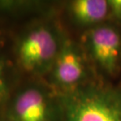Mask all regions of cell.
<instances>
[{
    "instance_id": "6da1fadb",
    "label": "cell",
    "mask_w": 121,
    "mask_h": 121,
    "mask_svg": "<svg viewBox=\"0 0 121 121\" xmlns=\"http://www.w3.org/2000/svg\"><path fill=\"white\" fill-rule=\"evenodd\" d=\"M60 121H121L119 94L97 86H79L59 101Z\"/></svg>"
},
{
    "instance_id": "7a4b0ae2",
    "label": "cell",
    "mask_w": 121,
    "mask_h": 121,
    "mask_svg": "<svg viewBox=\"0 0 121 121\" xmlns=\"http://www.w3.org/2000/svg\"><path fill=\"white\" fill-rule=\"evenodd\" d=\"M62 43L57 32L50 27L37 26L28 31L19 42V63L31 73L47 71L52 68Z\"/></svg>"
},
{
    "instance_id": "3957f363",
    "label": "cell",
    "mask_w": 121,
    "mask_h": 121,
    "mask_svg": "<svg viewBox=\"0 0 121 121\" xmlns=\"http://www.w3.org/2000/svg\"><path fill=\"white\" fill-rule=\"evenodd\" d=\"M9 113L12 121H57L60 106L44 89L32 86L17 94Z\"/></svg>"
},
{
    "instance_id": "277c9868",
    "label": "cell",
    "mask_w": 121,
    "mask_h": 121,
    "mask_svg": "<svg viewBox=\"0 0 121 121\" xmlns=\"http://www.w3.org/2000/svg\"><path fill=\"white\" fill-rule=\"evenodd\" d=\"M53 79L69 91L79 86L86 78V65L83 54L70 41L63 43L52 66Z\"/></svg>"
},
{
    "instance_id": "5b68a950",
    "label": "cell",
    "mask_w": 121,
    "mask_h": 121,
    "mask_svg": "<svg viewBox=\"0 0 121 121\" xmlns=\"http://www.w3.org/2000/svg\"><path fill=\"white\" fill-rule=\"evenodd\" d=\"M88 42L94 60L108 73H114L118 67L121 50L118 31L109 26H101L91 31Z\"/></svg>"
},
{
    "instance_id": "8992f818",
    "label": "cell",
    "mask_w": 121,
    "mask_h": 121,
    "mask_svg": "<svg viewBox=\"0 0 121 121\" xmlns=\"http://www.w3.org/2000/svg\"><path fill=\"white\" fill-rule=\"evenodd\" d=\"M110 9L105 0H76L72 2L71 11L76 20L83 25H91L102 21Z\"/></svg>"
},
{
    "instance_id": "52a82bcc",
    "label": "cell",
    "mask_w": 121,
    "mask_h": 121,
    "mask_svg": "<svg viewBox=\"0 0 121 121\" xmlns=\"http://www.w3.org/2000/svg\"><path fill=\"white\" fill-rule=\"evenodd\" d=\"M108 4L114 16L121 19V0H111L108 1Z\"/></svg>"
},
{
    "instance_id": "ba28073f",
    "label": "cell",
    "mask_w": 121,
    "mask_h": 121,
    "mask_svg": "<svg viewBox=\"0 0 121 121\" xmlns=\"http://www.w3.org/2000/svg\"><path fill=\"white\" fill-rule=\"evenodd\" d=\"M5 94H6V84H5L2 67L0 65V102L2 100V98H4Z\"/></svg>"
},
{
    "instance_id": "9c48e42d",
    "label": "cell",
    "mask_w": 121,
    "mask_h": 121,
    "mask_svg": "<svg viewBox=\"0 0 121 121\" xmlns=\"http://www.w3.org/2000/svg\"><path fill=\"white\" fill-rule=\"evenodd\" d=\"M119 96H120V101H121V93L119 94Z\"/></svg>"
}]
</instances>
